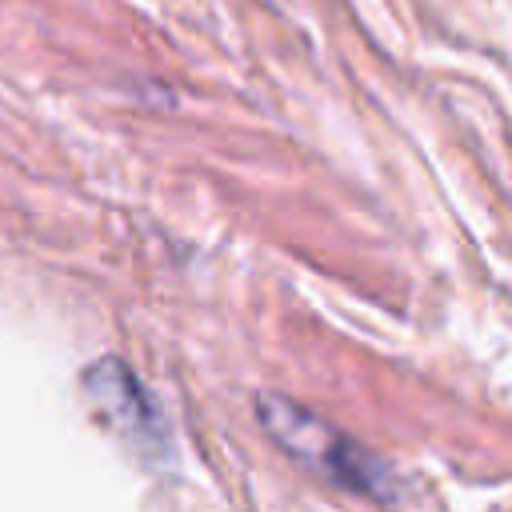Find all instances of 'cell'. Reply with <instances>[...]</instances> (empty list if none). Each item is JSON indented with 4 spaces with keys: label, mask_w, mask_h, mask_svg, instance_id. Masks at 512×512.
I'll use <instances>...</instances> for the list:
<instances>
[{
    "label": "cell",
    "mask_w": 512,
    "mask_h": 512,
    "mask_svg": "<svg viewBox=\"0 0 512 512\" xmlns=\"http://www.w3.org/2000/svg\"><path fill=\"white\" fill-rule=\"evenodd\" d=\"M84 388L92 396V404L100 408V416L124 436V444L148 460V464H168L172 460V432L164 412L156 408L152 392L140 384V376L116 360L104 356L84 372Z\"/></svg>",
    "instance_id": "obj_2"
},
{
    "label": "cell",
    "mask_w": 512,
    "mask_h": 512,
    "mask_svg": "<svg viewBox=\"0 0 512 512\" xmlns=\"http://www.w3.org/2000/svg\"><path fill=\"white\" fill-rule=\"evenodd\" d=\"M256 416L284 452H292L308 468L324 472L332 484H340L348 492H360L368 500H396L400 484H396L388 460H380L364 444L348 440L344 432H336L332 424H324L320 416L300 408L296 400L276 396V392H260L256 396Z\"/></svg>",
    "instance_id": "obj_1"
}]
</instances>
